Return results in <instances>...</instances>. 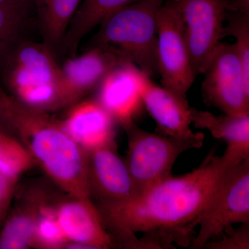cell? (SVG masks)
Instances as JSON below:
<instances>
[{
  "instance_id": "cell-28",
  "label": "cell",
  "mask_w": 249,
  "mask_h": 249,
  "mask_svg": "<svg viewBox=\"0 0 249 249\" xmlns=\"http://www.w3.org/2000/svg\"><path fill=\"white\" fill-rule=\"evenodd\" d=\"M0 132L10 134L9 132H8L7 129L5 127L4 122H3L2 119H1V116H0ZM10 135H11V134H10Z\"/></svg>"
},
{
  "instance_id": "cell-15",
  "label": "cell",
  "mask_w": 249,
  "mask_h": 249,
  "mask_svg": "<svg viewBox=\"0 0 249 249\" xmlns=\"http://www.w3.org/2000/svg\"><path fill=\"white\" fill-rule=\"evenodd\" d=\"M71 107L62 125L85 151L116 145V122L97 100L78 102Z\"/></svg>"
},
{
  "instance_id": "cell-9",
  "label": "cell",
  "mask_w": 249,
  "mask_h": 249,
  "mask_svg": "<svg viewBox=\"0 0 249 249\" xmlns=\"http://www.w3.org/2000/svg\"><path fill=\"white\" fill-rule=\"evenodd\" d=\"M230 0H178L195 76L202 74L219 42Z\"/></svg>"
},
{
  "instance_id": "cell-6",
  "label": "cell",
  "mask_w": 249,
  "mask_h": 249,
  "mask_svg": "<svg viewBox=\"0 0 249 249\" xmlns=\"http://www.w3.org/2000/svg\"><path fill=\"white\" fill-rule=\"evenodd\" d=\"M249 223V158L227 170L198 220L189 248L201 249L233 224Z\"/></svg>"
},
{
  "instance_id": "cell-3",
  "label": "cell",
  "mask_w": 249,
  "mask_h": 249,
  "mask_svg": "<svg viewBox=\"0 0 249 249\" xmlns=\"http://www.w3.org/2000/svg\"><path fill=\"white\" fill-rule=\"evenodd\" d=\"M164 1L142 0L108 14L88 48L109 49L133 62L150 78L158 76L157 14Z\"/></svg>"
},
{
  "instance_id": "cell-16",
  "label": "cell",
  "mask_w": 249,
  "mask_h": 249,
  "mask_svg": "<svg viewBox=\"0 0 249 249\" xmlns=\"http://www.w3.org/2000/svg\"><path fill=\"white\" fill-rule=\"evenodd\" d=\"M190 110L196 128L207 129L214 138L226 142L225 155L237 160L249 158V115L215 116L192 107Z\"/></svg>"
},
{
  "instance_id": "cell-5",
  "label": "cell",
  "mask_w": 249,
  "mask_h": 249,
  "mask_svg": "<svg viewBox=\"0 0 249 249\" xmlns=\"http://www.w3.org/2000/svg\"><path fill=\"white\" fill-rule=\"evenodd\" d=\"M124 129L128 137V150L124 160L136 195L172 175L173 165L180 155L204 145L205 136L200 132L188 138H176L147 132L135 122Z\"/></svg>"
},
{
  "instance_id": "cell-11",
  "label": "cell",
  "mask_w": 249,
  "mask_h": 249,
  "mask_svg": "<svg viewBox=\"0 0 249 249\" xmlns=\"http://www.w3.org/2000/svg\"><path fill=\"white\" fill-rule=\"evenodd\" d=\"M142 72L133 62L124 60L106 75L97 88V100L123 127L134 122L144 106Z\"/></svg>"
},
{
  "instance_id": "cell-27",
  "label": "cell",
  "mask_w": 249,
  "mask_h": 249,
  "mask_svg": "<svg viewBox=\"0 0 249 249\" xmlns=\"http://www.w3.org/2000/svg\"><path fill=\"white\" fill-rule=\"evenodd\" d=\"M228 11H238L249 13V0H230Z\"/></svg>"
},
{
  "instance_id": "cell-22",
  "label": "cell",
  "mask_w": 249,
  "mask_h": 249,
  "mask_svg": "<svg viewBox=\"0 0 249 249\" xmlns=\"http://www.w3.org/2000/svg\"><path fill=\"white\" fill-rule=\"evenodd\" d=\"M34 162L27 149L16 137L0 132V173L18 178Z\"/></svg>"
},
{
  "instance_id": "cell-19",
  "label": "cell",
  "mask_w": 249,
  "mask_h": 249,
  "mask_svg": "<svg viewBox=\"0 0 249 249\" xmlns=\"http://www.w3.org/2000/svg\"><path fill=\"white\" fill-rule=\"evenodd\" d=\"M44 196L31 195L9 216L0 232V249H24L35 245L36 221Z\"/></svg>"
},
{
  "instance_id": "cell-10",
  "label": "cell",
  "mask_w": 249,
  "mask_h": 249,
  "mask_svg": "<svg viewBox=\"0 0 249 249\" xmlns=\"http://www.w3.org/2000/svg\"><path fill=\"white\" fill-rule=\"evenodd\" d=\"M127 60L107 49L90 47L80 55L69 57L62 66L61 107H71L97 89L106 75Z\"/></svg>"
},
{
  "instance_id": "cell-26",
  "label": "cell",
  "mask_w": 249,
  "mask_h": 249,
  "mask_svg": "<svg viewBox=\"0 0 249 249\" xmlns=\"http://www.w3.org/2000/svg\"><path fill=\"white\" fill-rule=\"evenodd\" d=\"M34 0H0V7L13 8L33 11Z\"/></svg>"
},
{
  "instance_id": "cell-2",
  "label": "cell",
  "mask_w": 249,
  "mask_h": 249,
  "mask_svg": "<svg viewBox=\"0 0 249 249\" xmlns=\"http://www.w3.org/2000/svg\"><path fill=\"white\" fill-rule=\"evenodd\" d=\"M0 116L49 178L69 196L90 199L88 152L67 133L62 121L18 102L0 86Z\"/></svg>"
},
{
  "instance_id": "cell-1",
  "label": "cell",
  "mask_w": 249,
  "mask_h": 249,
  "mask_svg": "<svg viewBox=\"0 0 249 249\" xmlns=\"http://www.w3.org/2000/svg\"><path fill=\"white\" fill-rule=\"evenodd\" d=\"M238 162L211 152L193 171L170 175L127 200L101 202L98 209L116 245L190 247L201 214L227 170Z\"/></svg>"
},
{
  "instance_id": "cell-25",
  "label": "cell",
  "mask_w": 249,
  "mask_h": 249,
  "mask_svg": "<svg viewBox=\"0 0 249 249\" xmlns=\"http://www.w3.org/2000/svg\"><path fill=\"white\" fill-rule=\"evenodd\" d=\"M17 178L0 173V213L6 214L14 195Z\"/></svg>"
},
{
  "instance_id": "cell-7",
  "label": "cell",
  "mask_w": 249,
  "mask_h": 249,
  "mask_svg": "<svg viewBox=\"0 0 249 249\" xmlns=\"http://www.w3.org/2000/svg\"><path fill=\"white\" fill-rule=\"evenodd\" d=\"M157 58L162 87L187 98L196 76L178 0H166L157 14Z\"/></svg>"
},
{
  "instance_id": "cell-13",
  "label": "cell",
  "mask_w": 249,
  "mask_h": 249,
  "mask_svg": "<svg viewBox=\"0 0 249 249\" xmlns=\"http://www.w3.org/2000/svg\"><path fill=\"white\" fill-rule=\"evenodd\" d=\"M88 163L91 196L93 193L101 202H114L135 196L128 168L118 155L116 145L88 152Z\"/></svg>"
},
{
  "instance_id": "cell-20",
  "label": "cell",
  "mask_w": 249,
  "mask_h": 249,
  "mask_svg": "<svg viewBox=\"0 0 249 249\" xmlns=\"http://www.w3.org/2000/svg\"><path fill=\"white\" fill-rule=\"evenodd\" d=\"M31 11L0 7V85L6 60L16 45L24 39Z\"/></svg>"
},
{
  "instance_id": "cell-4",
  "label": "cell",
  "mask_w": 249,
  "mask_h": 249,
  "mask_svg": "<svg viewBox=\"0 0 249 249\" xmlns=\"http://www.w3.org/2000/svg\"><path fill=\"white\" fill-rule=\"evenodd\" d=\"M28 107L61 108V73L55 53L43 42L23 39L13 49L1 73V86Z\"/></svg>"
},
{
  "instance_id": "cell-21",
  "label": "cell",
  "mask_w": 249,
  "mask_h": 249,
  "mask_svg": "<svg viewBox=\"0 0 249 249\" xmlns=\"http://www.w3.org/2000/svg\"><path fill=\"white\" fill-rule=\"evenodd\" d=\"M68 243L57 218L55 205L49 204L44 196L37 213L34 247L59 249L67 247Z\"/></svg>"
},
{
  "instance_id": "cell-17",
  "label": "cell",
  "mask_w": 249,
  "mask_h": 249,
  "mask_svg": "<svg viewBox=\"0 0 249 249\" xmlns=\"http://www.w3.org/2000/svg\"><path fill=\"white\" fill-rule=\"evenodd\" d=\"M142 0H82L64 37L60 51L74 56L85 36L89 34L108 14L127 5Z\"/></svg>"
},
{
  "instance_id": "cell-8",
  "label": "cell",
  "mask_w": 249,
  "mask_h": 249,
  "mask_svg": "<svg viewBox=\"0 0 249 249\" xmlns=\"http://www.w3.org/2000/svg\"><path fill=\"white\" fill-rule=\"evenodd\" d=\"M202 74L205 104L233 116L249 115V85L235 45L221 41Z\"/></svg>"
},
{
  "instance_id": "cell-18",
  "label": "cell",
  "mask_w": 249,
  "mask_h": 249,
  "mask_svg": "<svg viewBox=\"0 0 249 249\" xmlns=\"http://www.w3.org/2000/svg\"><path fill=\"white\" fill-rule=\"evenodd\" d=\"M82 0H34L42 42L54 53L61 49L62 40Z\"/></svg>"
},
{
  "instance_id": "cell-23",
  "label": "cell",
  "mask_w": 249,
  "mask_h": 249,
  "mask_svg": "<svg viewBox=\"0 0 249 249\" xmlns=\"http://www.w3.org/2000/svg\"><path fill=\"white\" fill-rule=\"evenodd\" d=\"M223 29V37L233 36L238 58L244 76L249 85V13L238 11H227Z\"/></svg>"
},
{
  "instance_id": "cell-12",
  "label": "cell",
  "mask_w": 249,
  "mask_h": 249,
  "mask_svg": "<svg viewBox=\"0 0 249 249\" xmlns=\"http://www.w3.org/2000/svg\"><path fill=\"white\" fill-rule=\"evenodd\" d=\"M55 205L57 218L69 243L77 249L113 248L116 243L101 212L90 199L70 196Z\"/></svg>"
},
{
  "instance_id": "cell-14",
  "label": "cell",
  "mask_w": 249,
  "mask_h": 249,
  "mask_svg": "<svg viewBox=\"0 0 249 249\" xmlns=\"http://www.w3.org/2000/svg\"><path fill=\"white\" fill-rule=\"evenodd\" d=\"M142 95L144 107L153 118L160 134L176 138H188L196 134L191 129V106L187 98L156 85L145 73Z\"/></svg>"
},
{
  "instance_id": "cell-24",
  "label": "cell",
  "mask_w": 249,
  "mask_h": 249,
  "mask_svg": "<svg viewBox=\"0 0 249 249\" xmlns=\"http://www.w3.org/2000/svg\"><path fill=\"white\" fill-rule=\"evenodd\" d=\"M203 249H249V223H243L237 229H227L217 238L209 241Z\"/></svg>"
}]
</instances>
